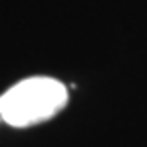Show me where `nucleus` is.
<instances>
[{
    "label": "nucleus",
    "instance_id": "1",
    "mask_svg": "<svg viewBox=\"0 0 147 147\" xmlns=\"http://www.w3.org/2000/svg\"><path fill=\"white\" fill-rule=\"evenodd\" d=\"M67 104L65 86L45 76L21 80L0 96L2 123L23 129L55 117Z\"/></svg>",
    "mask_w": 147,
    "mask_h": 147
}]
</instances>
